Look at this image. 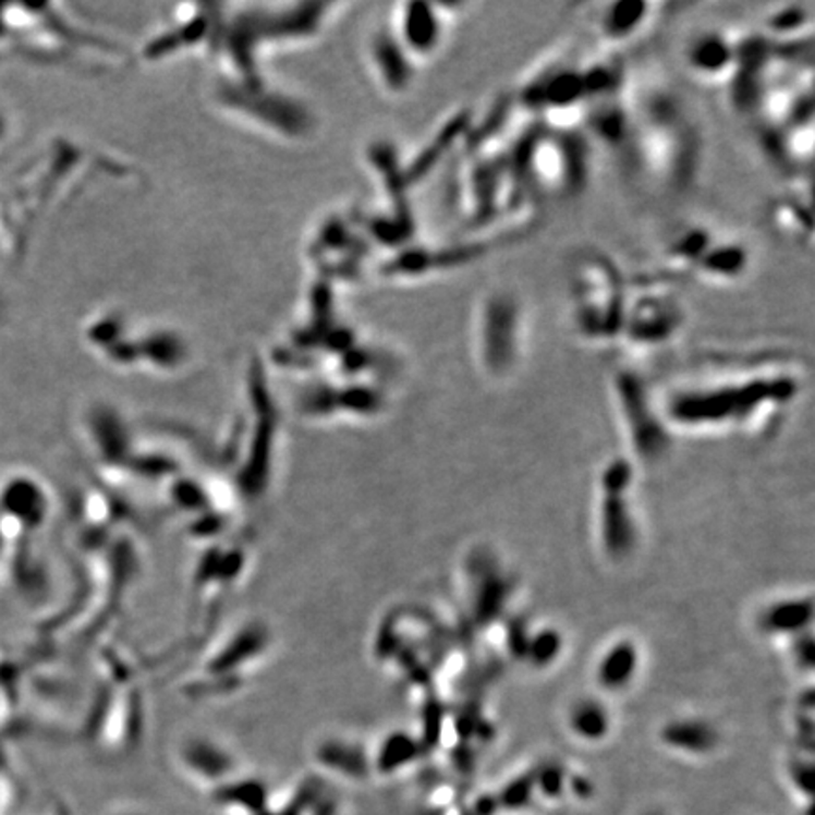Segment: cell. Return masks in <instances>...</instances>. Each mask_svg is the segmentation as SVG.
<instances>
[{
    "label": "cell",
    "mask_w": 815,
    "mask_h": 815,
    "mask_svg": "<svg viewBox=\"0 0 815 815\" xmlns=\"http://www.w3.org/2000/svg\"><path fill=\"white\" fill-rule=\"evenodd\" d=\"M763 348L708 355L716 374L672 389L662 408L665 419L682 427L742 425L791 404L802 391L799 357Z\"/></svg>",
    "instance_id": "cell-1"
},
{
    "label": "cell",
    "mask_w": 815,
    "mask_h": 815,
    "mask_svg": "<svg viewBox=\"0 0 815 815\" xmlns=\"http://www.w3.org/2000/svg\"><path fill=\"white\" fill-rule=\"evenodd\" d=\"M633 142L629 159L668 193H685L701 177L704 136L693 108L668 85H631Z\"/></svg>",
    "instance_id": "cell-2"
},
{
    "label": "cell",
    "mask_w": 815,
    "mask_h": 815,
    "mask_svg": "<svg viewBox=\"0 0 815 815\" xmlns=\"http://www.w3.org/2000/svg\"><path fill=\"white\" fill-rule=\"evenodd\" d=\"M572 331L597 350L619 348L629 303V275L600 247L577 250L567 265Z\"/></svg>",
    "instance_id": "cell-3"
},
{
    "label": "cell",
    "mask_w": 815,
    "mask_h": 815,
    "mask_svg": "<svg viewBox=\"0 0 815 815\" xmlns=\"http://www.w3.org/2000/svg\"><path fill=\"white\" fill-rule=\"evenodd\" d=\"M531 312L520 289L495 283L474 299L469 324L472 358L491 380H504L518 370L528 348Z\"/></svg>",
    "instance_id": "cell-4"
},
{
    "label": "cell",
    "mask_w": 815,
    "mask_h": 815,
    "mask_svg": "<svg viewBox=\"0 0 815 815\" xmlns=\"http://www.w3.org/2000/svg\"><path fill=\"white\" fill-rule=\"evenodd\" d=\"M688 325L680 285L655 272L629 276V303L619 348L649 355L674 344Z\"/></svg>",
    "instance_id": "cell-5"
},
{
    "label": "cell",
    "mask_w": 815,
    "mask_h": 815,
    "mask_svg": "<svg viewBox=\"0 0 815 815\" xmlns=\"http://www.w3.org/2000/svg\"><path fill=\"white\" fill-rule=\"evenodd\" d=\"M780 57L759 28L737 33V63L725 89L727 102L739 118L753 120L766 89L780 72Z\"/></svg>",
    "instance_id": "cell-6"
},
{
    "label": "cell",
    "mask_w": 815,
    "mask_h": 815,
    "mask_svg": "<svg viewBox=\"0 0 815 815\" xmlns=\"http://www.w3.org/2000/svg\"><path fill=\"white\" fill-rule=\"evenodd\" d=\"M610 389L640 455L647 459L661 455L667 450V423L652 401V391L644 376L633 366H618L611 370Z\"/></svg>",
    "instance_id": "cell-7"
},
{
    "label": "cell",
    "mask_w": 815,
    "mask_h": 815,
    "mask_svg": "<svg viewBox=\"0 0 815 815\" xmlns=\"http://www.w3.org/2000/svg\"><path fill=\"white\" fill-rule=\"evenodd\" d=\"M737 63V33L723 27L696 28L682 48L689 76L703 85L725 87Z\"/></svg>",
    "instance_id": "cell-8"
},
{
    "label": "cell",
    "mask_w": 815,
    "mask_h": 815,
    "mask_svg": "<svg viewBox=\"0 0 815 815\" xmlns=\"http://www.w3.org/2000/svg\"><path fill=\"white\" fill-rule=\"evenodd\" d=\"M659 10L649 0H608L593 8L591 27L603 50L621 51L649 31Z\"/></svg>",
    "instance_id": "cell-9"
},
{
    "label": "cell",
    "mask_w": 815,
    "mask_h": 815,
    "mask_svg": "<svg viewBox=\"0 0 815 815\" xmlns=\"http://www.w3.org/2000/svg\"><path fill=\"white\" fill-rule=\"evenodd\" d=\"M774 231L796 246L814 244V203L810 178L791 180L788 190L774 195L766 208Z\"/></svg>",
    "instance_id": "cell-10"
},
{
    "label": "cell",
    "mask_w": 815,
    "mask_h": 815,
    "mask_svg": "<svg viewBox=\"0 0 815 815\" xmlns=\"http://www.w3.org/2000/svg\"><path fill=\"white\" fill-rule=\"evenodd\" d=\"M716 236L717 232L704 223H688V226L678 227L665 240L659 252V265L652 272L672 281L676 285H680V281L691 280L696 263L701 260Z\"/></svg>",
    "instance_id": "cell-11"
},
{
    "label": "cell",
    "mask_w": 815,
    "mask_h": 815,
    "mask_svg": "<svg viewBox=\"0 0 815 815\" xmlns=\"http://www.w3.org/2000/svg\"><path fill=\"white\" fill-rule=\"evenodd\" d=\"M752 267L753 250L747 242L717 234L710 247L696 263L691 280L714 288H731L744 280Z\"/></svg>",
    "instance_id": "cell-12"
},
{
    "label": "cell",
    "mask_w": 815,
    "mask_h": 815,
    "mask_svg": "<svg viewBox=\"0 0 815 815\" xmlns=\"http://www.w3.org/2000/svg\"><path fill=\"white\" fill-rule=\"evenodd\" d=\"M463 4H406L402 8L401 28L404 44L417 56H435L440 50L450 25L451 14Z\"/></svg>",
    "instance_id": "cell-13"
},
{
    "label": "cell",
    "mask_w": 815,
    "mask_h": 815,
    "mask_svg": "<svg viewBox=\"0 0 815 815\" xmlns=\"http://www.w3.org/2000/svg\"><path fill=\"white\" fill-rule=\"evenodd\" d=\"M761 33L776 48H794L814 44V7L812 4H780L766 12Z\"/></svg>",
    "instance_id": "cell-14"
},
{
    "label": "cell",
    "mask_w": 815,
    "mask_h": 815,
    "mask_svg": "<svg viewBox=\"0 0 815 815\" xmlns=\"http://www.w3.org/2000/svg\"><path fill=\"white\" fill-rule=\"evenodd\" d=\"M603 533L606 548L613 556H623L633 546V520L625 504V492H606Z\"/></svg>",
    "instance_id": "cell-15"
},
{
    "label": "cell",
    "mask_w": 815,
    "mask_h": 815,
    "mask_svg": "<svg viewBox=\"0 0 815 815\" xmlns=\"http://www.w3.org/2000/svg\"><path fill=\"white\" fill-rule=\"evenodd\" d=\"M662 742L678 750V752L691 753V755H706L714 752L719 737L716 729L704 721H676L662 729Z\"/></svg>",
    "instance_id": "cell-16"
},
{
    "label": "cell",
    "mask_w": 815,
    "mask_h": 815,
    "mask_svg": "<svg viewBox=\"0 0 815 815\" xmlns=\"http://www.w3.org/2000/svg\"><path fill=\"white\" fill-rule=\"evenodd\" d=\"M638 665V652L629 642H619L603 657L598 665V683L610 691L625 688L631 683Z\"/></svg>",
    "instance_id": "cell-17"
},
{
    "label": "cell",
    "mask_w": 815,
    "mask_h": 815,
    "mask_svg": "<svg viewBox=\"0 0 815 815\" xmlns=\"http://www.w3.org/2000/svg\"><path fill=\"white\" fill-rule=\"evenodd\" d=\"M814 608L812 600H786L778 603L763 613V629L768 633H802L812 623Z\"/></svg>",
    "instance_id": "cell-18"
},
{
    "label": "cell",
    "mask_w": 815,
    "mask_h": 815,
    "mask_svg": "<svg viewBox=\"0 0 815 815\" xmlns=\"http://www.w3.org/2000/svg\"><path fill=\"white\" fill-rule=\"evenodd\" d=\"M570 729L580 739L598 742L610 731V719L600 704L584 701L570 714Z\"/></svg>",
    "instance_id": "cell-19"
},
{
    "label": "cell",
    "mask_w": 815,
    "mask_h": 815,
    "mask_svg": "<svg viewBox=\"0 0 815 815\" xmlns=\"http://www.w3.org/2000/svg\"><path fill=\"white\" fill-rule=\"evenodd\" d=\"M533 796H535V774H525L502 789V793L497 796V806L520 812L531 806Z\"/></svg>",
    "instance_id": "cell-20"
},
{
    "label": "cell",
    "mask_w": 815,
    "mask_h": 815,
    "mask_svg": "<svg viewBox=\"0 0 815 815\" xmlns=\"http://www.w3.org/2000/svg\"><path fill=\"white\" fill-rule=\"evenodd\" d=\"M415 753H417V747L410 739L394 737V739L387 740L380 755L381 773H394L399 766L410 765L414 761Z\"/></svg>",
    "instance_id": "cell-21"
},
{
    "label": "cell",
    "mask_w": 815,
    "mask_h": 815,
    "mask_svg": "<svg viewBox=\"0 0 815 815\" xmlns=\"http://www.w3.org/2000/svg\"><path fill=\"white\" fill-rule=\"evenodd\" d=\"M559 652H561V636L554 631H542L536 634L535 638L527 642V649H525L528 659L535 662L536 667H546L556 659Z\"/></svg>",
    "instance_id": "cell-22"
},
{
    "label": "cell",
    "mask_w": 815,
    "mask_h": 815,
    "mask_svg": "<svg viewBox=\"0 0 815 815\" xmlns=\"http://www.w3.org/2000/svg\"><path fill=\"white\" fill-rule=\"evenodd\" d=\"M533 774H535V793L544 794L548 801L559 799L569 786L567 774L561 766H544L542 770Z\"/></svg>",
    "instance_id": "cell-23"
},
{
    "label": "cell",
    "mask_w": 815,
    "mask_h": 815,
    "mask_svg": "<svg viewBox=\"0 0 815 815\" xmlns=\"http://www.w3.org/2000/svg\"><path fill=\"white\" fill-rule=\"evenodd\" d=\"M7 118H4V113H2V110H0V148H2V144H4V141H7Z\"/></svg>",
    "instance_id": "cell-24"
},
{
    "label": "cell",
    "mask_w": 815,
    "mask_h": 815,
    "mask_svg": "<svg viewBox=\"0 0 815 815\" xmlns=\"http://www.w3.org/2000/svg\"><path fill=\"white\" fill-rule=\"evenodd\" d=\"M644 815H667L665 812H661V810H649V812H646Z\"/></svg>",
    "instance_id": "cell-25"
}]
</instances>
